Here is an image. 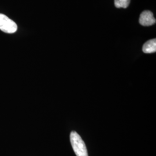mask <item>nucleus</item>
<instances>
[{
  "mask_svg": "<svg viewBox=\"0 0 156 156\" xmlns=\"http://www.w3.org/2000/svg\"><path fill=\"white\" fill-rule=\"evenodd\" d=\"M70 142L76 156H89L86 146L81 136L76 131L71 133Z\"/></svg>",
  "mask_w": 156,
  "mask_h": 156,
  "instance_id": "obj_1",
  "label": "nucleus"
},
{
  "mask_svg": "<svg viewBox=\"0 0 156 156\" xmlns=\"http://www.w3.org/2000/svg\"><path fill=\"white\" fill-rule=\"evenodd\" d=\"M142 50L145 53H153L156 51V39L147 41L143 46Z\"/></svg>",
  "mask_w": 156,
  "mask_h": 156,
  "instance_id": "obj_4",
  "label": "nucleus"
},
{
  "mask_svg": "<svg viewBox=\"0 0 156 156\" xmlns=\"http://www.w3.org/2000/svg\"><path fill=\"white\" fill-rule=\"evenodd\" d=\"M131 0H115V5L117 8H127Z\"/></svg>",
  "mask_w": 156,
  "mask_h": 156,
  "instance_id": "obj_5",
  "label": "nucleus"
},
{
  "mask_svg": "<svg viewBox=\"0 0 156 156\" xmlns=\"http://www.w3.org/2000/svg\"><path fill=\"white\" fill-rule=\"evenodd\" d=\"M0 30L6 33L13 34L16 31L17 26L9 17L0 13Z\"/></svg>",
  "mask_w": 156,
  "mask_h": 156,
  "instance_id": "obj_2",
  "label": "nucleus"
},
{
  "mask_svg": "<svg viewBox=\"0 0 156 156\" xmlns=\"http://www.w3.org/2000/svg\"><path fill=\"white\" fill-rule=\"evenodd\" d=\"M140 23L143 26H151L156 23V19L150 11L142 12L140 17Z\"/></svg>",
  "mask_w": 156,
  "mask_h": 156,
  "instance_id": "obj_3",
  "label": "nucleus"
}]
</instances>
